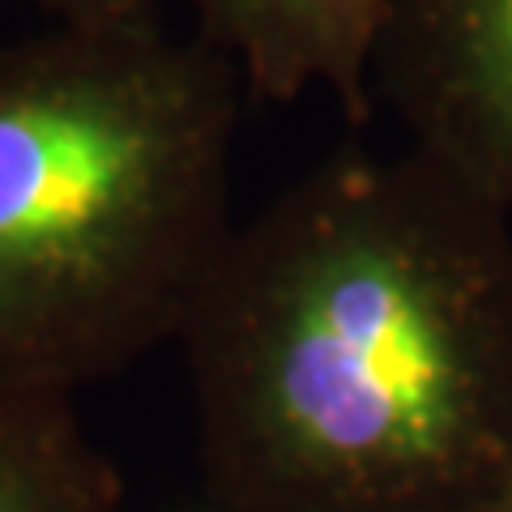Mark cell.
Masks as SVG:
<instances>
[{
    "label": "cell",
    "instance_id": "1",
    "mask_svg": "<svg viewBox=\"0 0 512 512\" xmlns=\"http://www.w3.org/2000/svg\"><path fill=\"white\" fill-rule=\"evenodd\" d=\"M175 346L227 512H461L512 461V210L333 154L235 222Z\"/></svg>",
    "mask_w": 512,
    "mask_h": 512
},
{
    "label": "cell",
    "instance_id": "2",
    "mask_svg": "<svg viewBox=\"0 0 512 512\" xmlns=\"http://www.w3.org/2000/svg\"><path fill=\"white\" fill-rule=\"evenodd\" d=\"M244 99L158 13L0 43V393L73 402L180 342L235 227Z\"/></svg>",
    "mask_w": 512,
    "mask_h": 512
},
{
    "label": "cell",
    "instance_id": "3",
    "mask_svg": "<svg viewBox=\"0 0 512 512\" xmlns=\"http://www.w3.org/2000/svg\"><path fill=\"white\" fill-rule=\"evenodd\" d=\"M372 94L406 146L512 210V0H384Z\"/></svg>",
    "mask_w": 512,
    "mask_h": 512
},
{
    "label": "cell",
    "instance_id": "4",
    "mask_svg": "<svg viewBox=\"0 0 512 512\" xmlns=\"http://www.w3.org/2000/svg\"><path fill=\"white\" fill-rule=\"evenodd\" d=\"M188 9L197 35L231 60L252 99L299 103L325 90L350 124L372 116L384 0H188Z\"/></svg>",
    "mask_w": 512,
    "mask_h": 512
},
{
    "label": "cell",
    "instance_id": "5",
    "mask_svg": "<svg viewBox=\"0 0 512 512\" xmlns=\"http://www.w3.org/2000/svg\"><path fill=\"white\" fill-rule=\"evenodd\" d=\"M0 512H124V483L69 397L0 393Z\"/></svg>",
    "mask_w": 512,
    "mask_h": 512
},
{
    "label": "cell",
    "instance_id": "6",
    "mask_svg": "<svg viewBox=\"0 0 512 512\" xmlns=\"http://www.w3.org/2000/svg\"><path fill=\"white\" fill-rule=\"evenodd\" d=\"M52 22H120L158 13L154 0H35Z\"/></svg>",
    "mask_w": 512,
    "mask_h": 512
},
{
    "label": "cell",
    "instance_id": "7",
    "mask_svg": "<svg viewBox=\"0 0 512 512\" xmlns=\"http://www.w3.org/2000/svg\"><path fill=\"white\" fill-rule=\"evenodd\" d=\"M461 512H512V461L504 466V474L495 478V483L483 495H478L470 508H461Z\"/></svg>",
    "mask_w": 512,
    "mask_h": 512
}]
</instances>
